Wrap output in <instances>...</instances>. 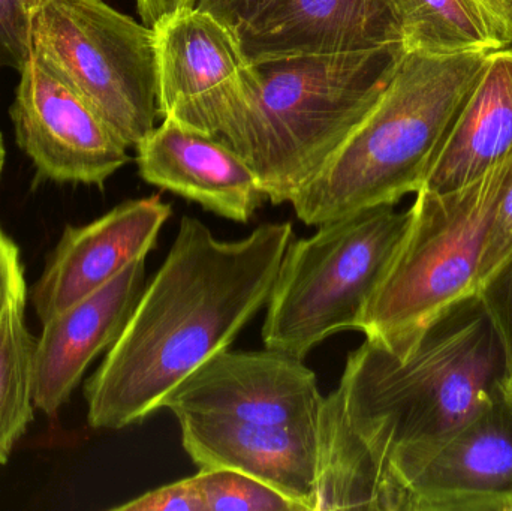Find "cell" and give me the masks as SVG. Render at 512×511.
<instances>
[{
	"label": "cell",
	"mask_w": 512,
	"mask_h": 511,
	"mask_svg": "<svg viewBox=\"0 0 512 511\" xmlns=\"http://www.w3.org/2000/svg\"><path fill=\"white\" fill-rule=\"evenodd\" d=\"M512 387L507 339L480 291L349 353L319 416L316 511H402L420 465Z\"/></svg>",
	"instance_id": "1"
},
{
	"label": "cell",
	"mask_w": 512,
	"mask_h": 511,
	"mask_svg": "<svg viewBox=\"0 0 512 511\" xmlns=\"http://www.w3.org/2000/svg\"><path fill=\"white\" fill-rule=\"evenodd\" d=\"M292 239L291 222H273L225 242L185 216L125 329L84 384L90 428L144 422L189 375L228 350L267 305Z\"/></svg>",
	"instance_id": "2"
},
{
	"label": "cell",
	"mask_w": 512,
	"mask_h": 511,
	"mask_svg": "<svg viewBox=\"0 0 512 511\" xmlns=\"http://www.w3.org/2000/svg\"><path fill=\"white\" fill-rule=\"evenodd\" d=\"M322 401L303 359L228 348L180 383L164 408L198 470L248 474L316 511Z\"/></svg>",
	"instance_id": "3"
},
{
	"label": "cell",
	"mask_w": 512,
	"mask_h": 511,
	"mask_svg": "<svg viewBox=\"0 0 512 511\" xmlns=\"http://www.w3.org/2000/svg\"><path fill=\"white\" fill-rule=\"evenodd\" d=\"M490 53L405 51L372 110L291 201L297 218L319 227L417 194Z\"/></svg>",
	"instance_id": "4"
},
{
	"label": "cell",
	"mask_w": 512,
	"mask_h": 511,
	"mask_svg": "<svg viewBox=\"0 0 512 511\" xmlns=\"http://www.w3.org/2000/svg\"><path fill=\"white\" fill-rule=\"evenodd\" d=\"M405 47L254 65L249 98L219 138L254 170L265 200L291 203L390 83Z\"/></svg>",
	"instance_id": "5"
},
{
	"label": "cell",
	"mask_w": 512,
	"mask_h": 511,
	"mask_svg": "<svg viewBox=\"0 0 512 511\" xmlns=\"http://www.w3.org/2000/svg\"><path fill=\"white\" fill-rule=\"evenodd\" d=\"M409 221L411 209L373 207L292 239L265 305V348L304 360L330 336L360 332Z\"/></svg>",
	"instance_id": "6"
},
{
	"label": "cell",
	"mask_w": 512,
	"mask_h": 511,
	"mask_svg": "<svg viewBox=\"0 0 512 511\" xmlns=\"http://www.w3.org/2000/svg\"><path fill=\"white\" fill-rule=\"evenodd\" d=\"M512 177V158L459 189L421 188L411 221L361 321L366 339L388 341L478 291L487 233Z\"/></svg>",
	"instance_id": "7"
},
{
	"label": "cell",
	"mask_w": 512,
	"mask_h": 511,
	"mask_svg": "<svg viewBox=\"0 0 512 511\" xmlns=\"http://www.w3.org/2000/svg\"><path fill=\"white\" fill-rule=\"evenodd\" d=\"M32 50L128 147L155 129V30L104 0H41L30 11Z\"/></svg>",
	"instance_id": "8"
},
{
	"label": "cell",
	"mask_w": 512,
	"mask_h": 511,
	"mask_svg": "<svg viewBox=\"0 0 512 511\" xmlns=\"http://www.w3.org/2000/svg\"><path fill=\"white\" fill-rule=\"evenodd\" d=\"M153 30L158 116L219 137L254 86V65L239 36L197 6L164 18Z\"/></svg>",
	"instance_id": "9"
},
{
	"label": "cell",
	"mask_w": 512,
	"mask_h": 511,
	"mask_svg": "<svg viewBox=\"0 0 512 511\" xmlns=\"http://www.w3.org/2000/svg\"><path fill=\"white\" fill-rule=\"evenodd\" d=\"M9 116L41 179L104 186L129 162L122 138L33 50Z\"/></svg>",
	"instance_id": "10"
},
{
	"label": "cell",
	"mask_w": 512,
	"mask_h": 511,
	"mask_svg": "<svg viewBox=\"0 0 512 511\" xmlns=\"http://www.w3.org/2000/svg\"><path fill=\"white\" fill-rule=\"evenodd\" d=\"M512 511V387L447 438L403 489L402 511Z\"/></svg>",
	"instance_id": "11"
},
{
	"label": "cell",
	"mask_w": 512,
	"mask_h": 511,
	"mask_svg": "<svg viewBox=\"0 0 512 511\" xmlns=\"http://www.w3.org/2000/svg\"><path fill=\"white\" fill-rule=\"evenodd\" d=\"M171 213V204L152 195L125 201L89 224L68 225L32 290L41 324L144 260Z\"/></svg>",
	"instance_id": "12"
},
{
	"label": "cell",
	"mask_w": 512,
	"mask_h": 511,
	"mask_svg": "<svg viewBox=\"0 0 512 511\" xmlns=\"http://www.w3.org/2000/svg\"><path fill=\"white\" fill-rule=\"evenodd\" d=\"M146 258L42 324L33 353V404L54 417L90 363L110 350L146 287Z\"/></svg>",
	"instance_id": "13"
},
{
	"label": "cell",
	"mask_w": 512,
	"mask_h": 511,
	"mask_svg": "<svg viewBox=\"0 0 512 511\" xmlns=\"http://www.w3.org/2000/svg\"><path fill=\"white\" fill-rule=\"evenodd\" d=\"M237 36L251 63L405 47L391 0H274Z\"/></svg>",
	"instance_id": "14"
},
{
	"label": "cell",
	"mask_w": 512,
	"mask_h": 511,
	"mask_svg": "<svg viewBox=\"0 0 512 511\" xmlns=\"http://www.w3.org/2000/svg\"><path fill=\"white\" fill-rule=\"evenodd\" d=\"M135 149L143 180L222 218L248 224L265 200L254 170L219 137L164 120Z\"/></svg>",
	"instance_id": "15"
},
{
	"label": "cell",
	"mask_w": 512,
	"mask_h": 511,
	"mask_svg": "<svg viewBox=\"0 0 512 511\" xmlns=\"http://www.w3.org/2000/svg\"><path fill=\"white\" fill-rule=\"evenodd\" d=\"M512 158V48L492 51L424 180L453 191Z\"/></svg>",
	"instance_id": "16"
},
{
	"label": "cell",
	"mask_w": 512,
	"mask_h": 511,
	"mask_svg": "<svg viewBox=\"0 0 512 511\" xmlns=\"http://www.w3.org/2000/svg\"><path fill=\"white\" fill-rule=\"evenodd\" d=\"M406 51L454 54L505 48L478 0H391Z\"/></svg>",
	"instance_id": "17"
},
{
	"label": "cell",
	"mask_w": 512,
	"mask_h": 511,
	"mask_svg": "<svg viewBox=\"0 0 512 511\" xmlns=\"http://www.w3.org/2000/svg\"><path fill=\"white\" fill-rule=\"evenodd\" d=\"M24 309H9L0 318V465L11 458L35 410L32 378L36 338L27 329Z\"/></svg>",
	"instance_id": "18"
},
{
	"label": "cell",
	"mask_w": 512,
	"mask_h": 511,
	"mask_svg": "<svg viewBox=\"0 0 512 511\" xmlns=\"http://www.w3.org/2000/svg\"><path fill=\"white\" fill-rule=\"evenodd\" d=\"M195 480L206 511H301L276 489L239 471L200 470Z\"/></svg>",
	"instance_id": "19"
},
{
	"label": "cell",
	"mask_w": 512,
	"mask_h": 511,
	"mask_svg": "<svg viewBox=\"0 0 512 511\" xmlns=\"http://www.w3.org/2000/svg\"><path fill=\"white\" fill-rule=\"evenodd\" d=\"M30 11L24 0H0V69L20 72L32 51Z\"/></svg>",
	"instance_id": "20"
},
{
	"label": "cell",
	"mask_w": 512,
	"mask_h": 511,
	"mask_svg": "<svg viewBox=\"0 0 512 511\" xmlns=\"http://www.w3.org/2000/svg\"><path fill=\"white\" fill-rule=\"evenodd\" d=\"M120 511H206L195 476L146 492L128 503L113 507Z\"/></svg>",
	"instance_id": "21"
},
{
	"label": "cell",
	"mask_w": 512,
	"mask_h": 511,
	"mask_svg": "<svg viewBox=\"0 0 512 511\" xmlns=\"http://www.w3.org/2000/svg\"><path fill=\"white\" fill-rule=\"evenodd\" d=\"M512 254V177L487 233L486 246L478 269V288Z\"/></svg>",
	"instance_id": "22"
},
{
	"label": "cell",
	"mask_w": 512,
	"mask_h": 511,
	"mask_svg": "<svg viewBox=\"0 0 512 511\" xmlns=\"http://www.w3.org/2000/svg\"><path fill=\"white\" fill-rule=\"evenodd\" d=\"M27 287L20 249L0 228V318L12 308H26Z\"/></svg>",
	"instance_id": "23"
},
{
	"label": "cell",
	"mask_w": 512,
	"mask_h": 511,
	"mask_svg": "<svg viewBox=\"0 0 512 511\" xmlns=\"http://www.w3.org/2000/svg\"><path fill=\"white\" fill-rule=\"evenodd\" d=\"M495 315L512 356V254L478 288Z\"/></svg>",
	"instance_id": "24"
},
{
	"label": "cell",
	"mask_w": 512,
	"mask_h": 511,
	"mask_svg": "<svg viewBox=\"0 0 512 511\" xmlns=\"http://www.w3.org/2000/svg\"><path fill=\"white\" fill-rule=\"evenodd\" d=\"M274 0H197L195 6L209 12L239 35Z\"/></svg>",
	"instance_id": "25"
},
{
	"label": "cell",
	"mask_w": 512,
	"mask_h": 511,
	"mask_svg": "<svg viewBox=\"0 0 512 511\" xmlns=\"http://www.w3.org/2000/svg\"><path fill=\"white\" fill-rule=\"evenodd\" d=\"M135 2H137L141 21L153 29L164 18L170 17L182 9L192 8L197 0H135Z\"/></svg>",
	"instance_id": "26"
},
{
	"label": "cell",
	"mask_w": 512,
	"mask_h": 511,
	"mask_svg": "<svg viewBox=\"0 0 512 511\" xmlns=\"http://www.w3.org/2000/svg\"><path fill=\"white\" fill-rule=\"evenodd\" d=\"M501 35L505 48H512V0H478Z\"/></svg>",
	"instance_id": "27"
},
{
	"label": "cell",
	"mask_w": 512,
	"mask_h": 511,
	"mask_svg": "<svg viewBox=\"0 0 512 511\" xmlns=\"http://www.w3.org/2000/svg\"><path fill=\"white\" fill-rule=\"evenodd\" d=\"M5 158V143H3V135L2 132H0V177H2L3 167H5Z\"/></svg>",
	"instance_id": "28"
},
{
	"label": "cell",
	"mask_w": 512,
	"mask_h": 511,
	"mask_svg": "<svg viewBox=\"0 0 512 511\" xmlns=\"http://www.w3.org/2000/svg\"><path fill=\"white\" fill-rule=\"evenodd\" d=\"M24 2L27 3V6H29V8H33V6L38 5V3L41 2V0H24Z\"/></svg>",
	"instance_id": "29"
}]
</instances>
